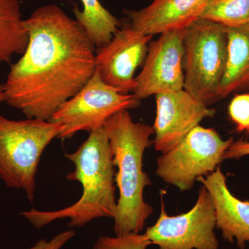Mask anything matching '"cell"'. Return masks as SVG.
<instances>
[{
    "mask_svg": "<svg viewBox=\"0 0 249 249\" xmlns=\"http://www.w3.org/2000/svg\"><path fill=\"white\" fill-rule=\"evenodd\" d=\"M29 42L4 83L6 102L27 119L49 121L96 71V47L76 19L56 4L24 19Z\"/></svg>",
    "mask_w": 249,
    "mask_h": 249,
    "instance_id": "6da1fadb",
    "label": "cell"
},
{
    "mask_svg": "<svg viewBox=\"0 0 249 249\" xmlns=\"http://www.w3.org/2000/svg\"><path fill=\"white\" fill-rule=\"evenodd\" d=\"M61 128L53 121L11 120L0 113V178L9 188L24 190L31 202L41 156Z\"/></svg>",
    "mask_w": 249,
    "mask_h": 249,
    "instance_id": "277c9868",
    "label": "cell"
},
{
    "mask_svg": "<svg viewBox=\"0 0 249 249\" xmlns=\"http://www.w3.org/2000/svg\"><path fill=\"white\" fill-rule=\"evenodd\" d=\"M183 89L209 106L218 100L227 69V28L197 19L183 31Z\"/></svg>",
    "mask_w": 249,
    "mask_h": 249,
    "instance_id": "5b68a950",
    "label": "cell"
},
{
    "mask_svg": "<svg viewBox=\"0 0 249 249\" xmlns=\"http://www.w3.org/2000/svg\"><path fill=\"white\" fill-rule=\"evenodd\" d=\"M209 0H154L143 9H124L129 24L144 35L183 30L200 19Z\"/></svg>",
    "mask_w": 249,
    "mask_h": 249,
    "instance_id": "7c38bea8",
    "label": "cell"
},
{
    "mask_svg": "<svg viewBox=\"0 0 249 249\" xmlns=\"http://www.w3.org/2000/svg\"><path fill=\"white\" fill-rule=\"evenodd\" d=\"M75 235L76 232L74 231H66L58 233L49 241L42 239L29 249H61Z\"/></svg>",
    "mask_w": 249,
    "mask_h": 249,
    "instance_id": "ffe728a7",
    "label": "cell"
},
{
    "mask_svg": "<svg viewBox=\"0 0 249 249\" xmlns=\"http://www.w3.org/2000/svg\"><path fill=\"white\" fill-rule=\"evenodd\" d=\"M144 233L99 237L93 245V249H147L151 245Z\"/></svg>",
    "mask_w": 249,
    "mask_h": 249,
    "instance_id": "ac0fdd59",
    "label": "cell"
},
{
    "mask_svg": "<svg viewBox=\"0 0 249 249\" xmlns=\"http://www.w3.org/2000/svg\"><path fill=\"white\" fill-rule=\"evenodd\" d=\"M28 42L19 0H0V63H9L16 54L22 55Z\"/></svg>",
    "mask_w": 249,
    "mask_h": 249,
    "instance_id": "9a60e30c",
    "label": "cell"
},
{
    "mask_svg": "<svg viewBox=\"0 0 249 249\" xmlns=\"http://www.w3.org/2000/svg\"><path fill=\"white\" fill-rule=\"evenodd\" d=\"M215 228L213 201L202 186L196 204L185 213L168 215L162 201L160 217L144 235L160 249H218Z\"/></svg>",
    "mask_w": 249,
    "mask_h": 249,
    "instance_id": "ba28073f",
    "label": "cell"
},
{
    "mask_svg": "<svg viewBox=\"0 0 249 249\" xmlns=\"http://www.w3.org/2000/svg\"><path fill=\"white\" fill-rule=\"evenodd\" d=\"M152 36L134 30L129 23L96 51V70L105 83L121 93L134 91L136 70L143 65Z\"/></svg>",
    "mask_w": 249,
    "mask_h": 249,
    "instance_id": "30bf717a",
    "label": "cell"
},
{
    "mask_svg": "<svg viewBox=\"0 0 249 249\" xmlns=\"http://www.w3.org/2000/svg\"><path fill=\"white\" fill-rule=\"evenodd\" d=\"M227 65L218 92V100L232 93L249 90V26L227 28Z\"/></svg>",
    "mask_w": 249,
    "mask_h": 249,
    "instance_id": "5bb4252c",
    "label": "cell"
},
{
    "mask_svg": "<svg viewBox=\"0 0 249 249\" xmlns=\"http://www.w3.org/2000/svg\"><path fill=\"white\" fill-rule=\"evenodd\" d=\"M200 19L227 28L249 26V0H209Z\"/></svg>",
    "mask_w": 249,
    "mask_h": 249,
    "instance_id": "e0dca14e",
    "label": "cell"
},
{
    "mask_svg": "<svg viewBox=\"0 0 249 249\" xmlns=\"http://www.w3.org/2000/svg\"><path fill=\"white\" fill-rule=\"evenodd\" d=\"M65 156L75 165L74 171L69 173L67 178L81 183V197L63 209L41 211L33 209L22 212V215L37 229L65 218L69 219L68 226L71 228L83 227L97 218H114L117 206L114 157L103 127L89 133L76 151Z\"/></svg>",
    "mask_w": 249,
    "mask_h": 249,
    "instance_id": "7a4b0ae2",
    "label": "cell"
},
{
    "mask_svg": "<svg viewBox=\"0 0 249 249\" xmlns=\"http://www.w3.org/2000/svg\"><path fill=\"white\" fill-rule=\"evenodd\" d=\"M183 31L160 34L149 44L142 71L135 78L133 93L139 101L184 88Z\"/></svg>",
    "mask_w": 249,
    "mask_h": 249,
    "instance_id": "9c48e42d",
    "label": "cell"
},
{
    "mask_svg": "<svg viewBox=\"0 0 249 249\" xmlns=\"http://www.w3.org/2000/svg\"><path fill=\"white\" fill-rule=\"evenodd\" d=\"M247 155H249V142L237 141L233 142L227 149L224 155V160H238Z\"/></svg>",
    "mask_w": 249,
    "mask_h": 249,
    "instance_id": "44dd1931",
    "label": "cell"
},
{
    "mask_svg": "<svg viewBox=\"0 0 249 249\" xmlns=\"http://www.w3.org/2000/svg\"><path fill=\"white\" fill-rule=\"evenodd\" d=\"M134 93H121L105 83L96 69L92 77L76 95L62 104L51 118L61 124L58 138H71L77 132L102 128L116 113L138 107Z\"/></svg>",
    "mask_w": 249,
    "mask_h": 249,
    "instance_id": "52a82bcc",
    "label": "cell"
},
{
    "mask_svg": "<svg viewBox=\"0 0 249 249\" xmlns=\"http://www.w3.org/2000/svg\"><path fill=\"white\" fill-rule=\"evenodd\" d=\"M155 97L154 145L162 154L176 146L203 119L213 117L215 113L184 89L160 93Z\"/></svg>",
    "mask_w": 249,
    "mask_h": 249,
    "instance_id": "8fae6325",
    "label": "cell"
},
{
    "mask_svg": "<svg viewBox=\"0 0 249 249\" xmlns=\"http://www.w3.org/2000/svg\"><path fill=\"white\" fill-rule=\"evenodd\" d=\"M6 102V95L4 92V84H0V104Z\"/></svg>",
    "mask_w": 249,
    "mask_h": 249,
    "instance_id": "7402d4cb",
    "label": "cell"
},
{
    "mask_svg": "<svg viewBox=\"0 0 249 249\" xmlns=\"http://www.w3.org/2000/svg\"><path fill=\"white\" fill-rule=\"evenodd\" d=\"M233 139L223 140L213 129L198 125L157 160L156 173L168 184L189 191L200 177L213 173Z\"/></svg>",
    "mask_w": 249,
    "mask_h": 249,
    "instance_id": "8992f818",
    "label": "cell"
},
{
    "mask_svg": "<svg viewBox=\"0 0 249 249\" xmlns=\"http://www.w3.org/2000/svg\"><path fill=\"white\" fill-rule=\"evenodd\" d=\"M83 11L73 9L76 19L85 29L96 48L107 45L119 30L121 22L101 4L100 0H80Z\"/></svg>",
    "mask_w": 249,
    "mask_h": 249,
    "instance_id": "2e32d148",
    "label": "cell"
},
{
    "mask_svg": "<svg viewBox=\"0 0 249 249\" xmlns=\"http://www.w3.org/2000/svg\"><path fill=\"white\" fill-rule=\"evenodd\" d=\"M103 127L118 168L115 181L119 198L113 218L114 233H140L153 213V207L144 200V189L152 182L142 169L144 152L150 145L153 127L134 122L128 110H123L111 116Z\"/></svg>",
    "mask_w": 249,
    "mask_h": 249,
    "instance_id": "3957f363",
    "label": "cell"
},
{
    "mask_svg": "<svg viewBox=\"0 0 249 249\" xmlns=\"http://www.w3.org/2000/svg\"><path fill=\"white\" fill-rule=\"evenodd\" d=\"M212 196L215 212L216 227L223 238L245 249L249 242V201H242L229 191L227 178L219 167L213 173L196 179Z\"/></svg>",
    "mask_w": 249,
    "mask_h": 249,
    "instance_id": "4fadbf2b",
    "label": "cell"
},
{
    "mask_svg": "<svg viewBox=\"0 0 249 249\" xmlns=\"http://www.w3.org/2000/svg\"><path fill=\"white\" fill-rule=\"evenodd\" d=\"M229 114L238 132H249V93L236 95L229 104Z\"/></svg>",
    "mask_w": 249,
    "mask_h": 249,
    "instance_id": "d6986e66",
    "label": "cell"
}]
</instances>
